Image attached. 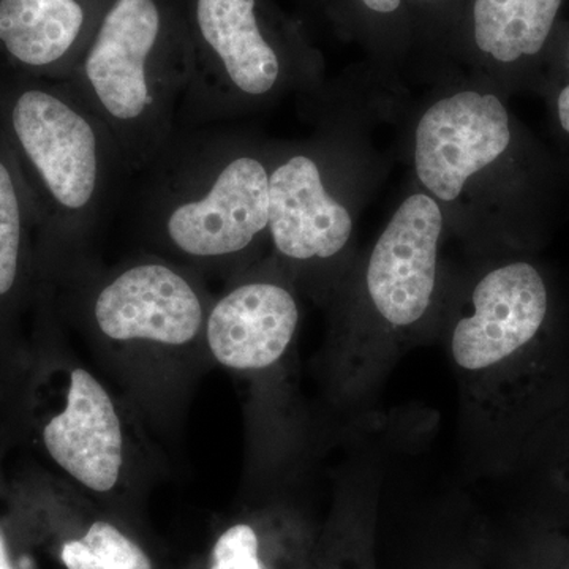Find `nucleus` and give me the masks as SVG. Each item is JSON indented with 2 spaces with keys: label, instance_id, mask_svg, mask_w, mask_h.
<instances>
[{
  "label": "nucleus",
  "instance_id": "obj_5",
  "mask_svg": "<svg viewBox=\"0 0 569 569\" xmlns=\"http://www.w3.org/2000/svg\"><path fill=\"white\" fill-rule=\"evenodd\" d=\"M91 277L84 316L103 339L178 348L203 336L212 302L189 268L153 253Z\"/></svg>",
  "mask_w": 569,
  "mask_h": 569
},
{
  "label": "nucleus",
  "instance_id": "obj_14",
  "mask_svg": "<svg viewBox=\"0 0 569 569\" xmlns=\"http://www.w3.org/2000/svg\"><path fill=\"white\" fill-rule=\"evenodd\" d=\"M0 144V298L20 280L29 217L36 216L17 160Z\"/></svg>",
  "mask_w": 569,
  "mask_h": 569
},
{
  "label": "nucleus",
  "instance_id": "obj_19",
  "mask_svg": "<svg viewBox=\"0 0 569 569\" xmlns=\"http://www.w3.org/2000/svg\"><path fill=\"white\" fill-rule=\"evenodd\" d=\"M458 2V0H406L407 10L411 7L418 9H436V7H443L447 3Z\"/></svg>",
  "mask_w": 569,
  "mask_h": 569
},
{
  "label": "nucleus",
  "instance_id": "obj_20",
  "mask_svg": "<svg viewBox=\"0 0 569 569\" xmlns=\"http://www.w3.org/2000/svg\"><path fill=\"white\" fill-rule=\"evenodd\" d=\"M0 569H17L11 561L9 545L3 537L2 529H0Z\"/></svg>",
  "mask_w": 569,
  "mask_h": 569
},
{
  "label": "nucleus",
  "instance_id": "obj_2",
  "mask_svg": "<svg viewBox=\"0 0 569 569\" xmlns=\"http://www.w3.org/2000/svg\"><path fill=\"white\" fill-rule=\"evenodd\" d=\"M2 114L14 160L29 173L33 212L56 241L86 257L132 173L118 141L66 82L11 86Z\"/></svg>",
  "mask_w": 569,
  "mask_h": 569
},
{
  "label": "nucleus",
  "instance_id": "obj_4",
  "mask_svg": "<svg viewBox=\"0 0 569 569\" xmlns=\"http://www.w3.org/2000/svg\"><path fill=\"white\" fill-rule=\"evenodd\" d=\"M190 73L178 129L216 126L312 80L306 52L272 28L260 0H193Z\"/></svg>",
  "mask_w": 569,
  "mask_h": 569
},
{
  "label": "nucleus",
  "instance_id": "obj_6",
  "mask_svg": "<svg viewBox=\"0 0 569 569\" xmlns=\"http://www.w3.org/2000/svg\"><path fill=\"white\" fill-rule=\"evenodd\" d=\"M329 151L321 142L274 146L268 241L276 257L298 271L331 263L353 236V212L339 192Z\"/></svg>",
  "mask_w": 569,
  "mask_h": 569
},
{
  "label": "nucleus",
  "instance_id": "obj_17",
  "mask_svg": "<svg viewBox=\"0 0 569 569\" xmlns=\"http://www.w3.org/2000/svg\"><path fill=\"white\" fill-rule=\"evenodd\" d=\"M347 3L367 21L395 22L407 18L406 0H347Z\"/></svg>",
  "mask_w": 569,
  "mask_h": 569
},
{
  "label": "nucleus",
  "instance_id": "obj_7",
  "mask_svg": "<svg viewBox=\"0 0 569 569\" xmlns=\"http://www.w3.org/2000/svg\"><path fill=\"white\" fill-rule=\"evenodd\" d=\"M443 209L426 192L407 197L367 260V307L381 329L403 332L432 307L438 280V250L443 236Z\"/></svg>",
  "mask_w": 569,
  "mask_h": 569
},
{
  "label": "nucleus",
  "instance_id": "obj_12",
  "mask_svg": "<svg viewBox=\"0 0 569 569\" xmlns=\"http://www.w3.org/2000/svg\"><path fill=\"white\" fill-rule=\"evenodd\" d=\"M91 10L86 0H0V43L36 77L67 81L97 31Z\"/></svg>",
  "mask_w": 569,
  "mask_h": 569
},
{
  "label": "nucleus",
  "instance_id": "obj_1",
  "mask_svg": "<svg viewBox=\"0 0 569 569\" xmlns=\"http://www.w3.org/2000/svg\"><path fill=\"white\" fill-rule=\"evenodd\" d=\"M274 148L216 126L176 129L142 178L134 212L160 257L234 268L268 241Z\"/></svg>",
  "mask_w": 569,
  "mask_h": 569
},
{
  "label": "nucleus",
  "instance_id": "obj_8",
  "mask_svg": "<svg viewBox=\"0 0 569 569\" xmlns=\"http://www.w3.org/2000/svg\"><path fill=\"white\" fill-rule=\"evenodd\" d=\"M509 144L511 123L497 96L473 89L449 93L427 108L415 129L418 181L438 203H456Z\"/></svg>",
  "mask_w": 569,
  "mask_h": 569
},
{
  "label": "nucleus",
  "instance_id": "obj_13",
  "mask_svg": "<svg viewBox=\"0 0 569 569\" xmlns=\"http://www.w3.org/2000/svg\"><path fill=\"white\" fill-rule=\"evenodd\" d=\"M563 0H470L475 50L497 63H515L545 48Z\"/></svg>",
  "mask_w": 569,
  "mask_h": 569
},
{
  "label": "nucleus",
  "instance_id": "obj_9",
  "mask_svg": "<svg viewBox=\"0 0 569 569\" xmlns=\"http://www.w3.org/2000/svg\"><path fill=\"white\" fill-rule=\"evenodd\" d=\"M470 307L452 326L449 350L460 372L481 387L537 337L548 317V288L535 266L515 261L478 280Z\"/></svg>",
  "mask_w": 569,
  "mask_h": 569
},
{
  "label": "nucleus",
  "instance_id": "obj_16",
  "mask_svg": "<svg viewBox=\"0 0 569 569\" xmlns=\"http://www.w3.org/2000/svg\"><path fill=\"white\" fill-rule=\"evenodd\" d=\"M209 569H266L260 559V539L249 523H236L223 531L212 549Z\"/></svg>",
  "mask_w": 569,
  "mask_h": 569
},
{
  "label": "nucleus",
  "instance_id": "obj_3",
  "mask_svg": "<svg viewBox=\"0 0 569 569\" xmlns=\"http://www.w3.org/2000/svg\"><path fill=\"white\" fill-rule=\"evenodd\" d=\"M190 73L187 28L164 0H111L69 80L141 173L178 129Z\"/></svg>",
  "mask_w": 569,
  "mask_h": 569
},
{
  "label": "nucleus",
  "instance_id": "obj_11",
  "mask_svg": "<svg viewBox=\"0 0 569 569\" xmlns=\"http://www.w3.org/2000/svg\"><path fill=\"white\" fill-rule=\"evenodd\" d=\"M43 443L82 488L107 493L118 486L126 456L121 417L108 389L88 369L71 370L66 408L44 426Z\"/></svg>",
  "mask_w": 569,
  "mask_h": 569
},
{
  "label": "nucleus",
  "instance_id": "obj_10",
  "mask_svg": "<svg viewBox=\"0 0 569 569\" xmlns=\"http://www.w3.org/2000/svg\"><path fill=\"white\" fill-rule=\"evenodd\" d=\"M299 320L301 310L290 284L271 274L249 276L212 302L203 336L220 366L252 372L282 359Z\"/></svg>",
  "mask_w": 569,
  "mask_h": 569
},
{
  "label": "nucleus",
  "instance_id": "obj_15",
  "mask_svg": "<svg viewBox=\"0 0 569 569\" xmlns=\"http://www.w3.org/2000/svg\"><path fill=\"white\" fill-rule=\"evenodd\" d=\"M61 560L67 569H153L148 553L107 520L63 542Z\"/></svg>",
  "mask_w": 569,
  "mask_h": 569
},
{
  "label": "nucleus",
  "instance_id": "obj_18",
  "mask_svg": "<svg viewBox=\"0 0 569 569\" xmlns=\"http://www.w3.org/2000/svg\"><path fill=\"white\" fill-rule=\"evenodd\" d=\"M557 112H559L561 129L569 133V84L560 92L559 100H557Z\"/></svg>",
  "mask_w": 569,
  "mask_h": 569
}]
</instances>
